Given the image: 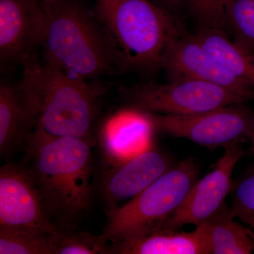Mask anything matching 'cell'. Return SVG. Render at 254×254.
I'll return each mask as SVG.
<instances>
[{
    "mask_svg": "<svg viewBox=\"0 0 254 254\" xmlns=\"http://www.w3.org/2000/svg\"><path fill=\"white\" fill-rule=\"evenodd\" d=\"M92 146L73 137L52 136L36 127L22 163L58 230L77 229L93 208Z\"/></svg>",
    "mask_w": 254,
    "mask_h": 254,
    "instance_id": "6da1fadb",
    "label": "cell"
},
{
    "mask_svg": "<svg viewBox=\"0 0 254 254\" xmlns=\"http://www.w3.org/2000/svg\"><path fill=\"white\" fill-rule=\"evenodd\" d=\"M23 68L20 82L36 110V127L52 136L97 144L100 103L108 87L45 61L37 60Z\"/></svg>",
    "mask_w": 254,
    "mask_h": 254,
    "instance_id": "7a4b0ae2",
    "label": "cell"
},
{
    "mask_svg": "<svg viewBox=\"0 0 254 254\" xmlns=\"http://www.w3.org/2000/svg\"><path fill=\"white\" fill-rule=\"evenodd\" d=\"M41 3L46 14L45 62L86 79L123 71L118 51L99 19L68 0Z\"/></svg>",
    "mask_w": 254,
    "mask_h": 254,
    "instance_id": "3957f363",
    "label": "cell"
},
{
    "mask_svg": "<svg viewBox=\"0 0 254 254\" xmlns=\"http://www.w3.org/2000/svg\"><path fill=\"white\" fill-rule=\"evenodd\" d=\"M97 9L123 71L162 68L170 46L185 31L171 13L149 0H103Z\"/></svg>",
    "mask_w": 254,
    "mask_h": 254,
    "instance_id": "277c9868",
    "label": "cell"
},
{
    "mask_svg": "<svg viewBox=\"0 0 254 254\" xmlns=\"http://www.w3.org/2000/svg\"><path fill=\"white\" fill-rule=\"evenodd\" d=\"M199 175L194 160L174 165L143 191L123 205L105 210L100 236L111 245L138 240L159 230L175 213Z\"/></svg>",
    "mask_w": 254,
    "mask_h": 254,
    "instance_id": "5b68a950",
    "label": "cell"
},
{
    "mask_svg": "<svg viewBox=\"0 0 254 254\" xmlns=\"http://www.w3.org/2000/svg\"><path fill=\"white\" fill-rule=\"evenodd\" d=\"M119 93L127 108L143 113L185 116L254 99L235 90L190 79L123 86Z\"/></svg>",
    "mask_w": 254,
    "mask_h": 254,
    "instance_id": "8992f818",
    "label": "cell"
},
{
    "mask_svg": "<svg viewBox=\"0 0 254 254\" xmlns=\"http://www.w3.org/2000/svg\"><path fill=\"white\" fill-rule=\"evenodd\" d=\"M247 103L185 116L148 114L155 133L185 138L210 149L225 148L252 138L254 110Z\"/></svg>",
    "mask_w": 254,
    "mask_h": 254,
    "instance_id": "52a82bcc",
    "label": "cell"
},
{
    "mask_svg": "<svg viewBox=\"0 0 254 254\" xmlns=\"http://www.w3.org/2000/svg\"><path fill=\"white\" fill-rule=\"evenodd\" d=\"M46 14L38 0H0V59L1 64L23 68L37 60L43 48Z\"/></svg>",
    "mask_w": 254,
    "mask_h": 254,
    "instance_id": "ba28073f",
    "label": "cell"
},
{
    "mask_svg": "<svg viewBox=\"0 0 254 254\" xmlns=\"http://www.w3.org/2000/svg\"><path fill=\"white\" fill-rule=\"evenodd\" d=\"M242 144L237 143L225 148L215 168L197 180L182 204L161 228L179 230L187 225L198 226L226 205L225 200L234 186L232 173L244 155Z\"/></svg>",
    "mask_w": 254,
    "mask_h": 254,
    "instance_id": "9c48e42d",
    "label": "cell"
},
{
    "mask_svg": "<svg viewBox=\"0 0 254 254\" xmlns=\"http://www.w3.org/2000/svg\"><path fill=\"white\" fill-rule=\"evenodd\" d=\"M0 227L59 230L22 164L6 163L0 168Z\"/></svg>",
    "mask_w": 254,
    "mask_h": 254,
    "instance_id": "30bf717a",
    "label": "cell"
},
{
    "mask_svg": "<svg viewBox=\"0 0 254 254\" xmlns=\"http://www.w3.org/2000/svg\"><path fill=\"white\" fill-rule=\"evenodd\" d=\"M173 165L169 155L155 145L123 163L105 165L98 190L105 210L131 199Z\"/></svg>",
    "mask_w": 254,
    "mask_h": 254,
    "instance_id": "8fae6325",
    "label": "cell"
},
{
    "mask_svg": "<svg viewBox=\"0 0 254 254\" xmlns=\"http://www.w3.org/2000/svg\"><path fill=\"white\" fill-rule=\"evenodd\" d=\"M162 68L170 81L197 80L208 82L254 97V86L230 74L203 49L194 34L186 31L168 50Z\"/></svg>",
    "mask_w": 254,
    "mask_h": 254,
    "instance_id": "7c38bea8",
    "label": "cell"
},
{
    "mask_svg": "<svg viewBox=\"0 0 254 254\" xmlns=\"http://www.w3.org/2000/svg\"><path fill=\"white\" fill-rule=\"evenodd\" d=\"M154 133L148 113L127 108L117 114L98 132L105 165L123 163L148 149Z\"/></svg>",
    "mask_w": 254,
    "mask_h": 254,
    "instance_id": "4fadbf2b",
    "label": "cell"
},
{
    "mask_svg": "<svg viewBox=\"0 0 254 254\" xmlns=\"http://www.w3.org/2000/svg\"><path fill=\"white\" fill-rule=\"evenodd\" d=\"M37 126V115L21 82L0 83V156L24 149Z\"/></svg>",
    "mask_w": 254,
    "mask_h": 254,
    "instance_id": "5bb4252c",
    "label": "cell"
},
{
    "mask_svg": "<svg viewBox=\"0 0 254 254\" xmlns=\"http://www.w3.org/2000/svg\"><path fill=\"white\" fill-rule=\"evenodd\" d=\"M110 247L111 254H211L202 225L191 232L159 229L133 242Z\"/></svg>",
    "mask_w": 254,
    "mask_h": 254,
    "instance_id": "9a60e30c",
    "label": "cell"
},
{
    "mask_svg": "<svg viewBox=\"0 0 254 254\" xmlns=\"http://www.w3.org/2000/svg\"><path fill=\"white\" fill-rule=\"evenodd\" d=\"M194 36L220 67L254 86V51L232 39L222 28H200Z\"/></svg>",
    "mask_w": 254,
    "mask_h": 254,
    "instance_id": "2e32d148",
    "label": "cell"
},
{
    "mask_svg": "<svg viewBox=\"0 0 254 254\" xmlns=\"http://www.w3.org/2000/svg\"><path fill=\"white\" fill-rule=\"evenodd\" d=\"M204 228L211 254H250L254 252V231L235 221L225 205L200 224Z\"/></svg>",
    "mask_w": 254,
    "mask_h": 254,
    "instance_id": "e0dca14e",
    "label": "cell"
},
{
    "mask_svg": "<svg viewBox=\"0 0 254 254\" xmlns=\"http://www.w3.org/2000/svg\"><path fill=\"white\" fill-rule=\"evenodd\" d=\"M54 238L44 230L0 227V254H54Z\"/></svg>",
    "mask_w": 254,
    "mask_h": 254,
    "instance_id": "ac0fdd59",
    "label": "cell"
},
{
    "mask_svg": "<svg viewBox=\"0 0 254 254\" xmlns=\"http://www.w3.org/2000/svg\"><path fill=\"white\" fill-rule=\"evenodd\" d=\"M222 28L232 39L254 52V0H230Z\"/></svg>",
    "mask_w": 254,
    "mask_h": 254,
    "instance_id": "d6986e66",
    "label": "cell"
},
{
    "mask_svg": "<svg viewBox=\"0 0 254 254\" xmlns=\"http://www.w3.org/2000/svg\"><path fill=\"white\" fill-rule=\"evenodd\" d=\"M54 254H111V247L100 235L61 230L55 234Z\"/></svg>",
    "mask_w": 254,
    "mask_h": 254,
    "instance_id": "ffe728a7",
    "label": "cell"
},
{
    "mask_svg": "<svg viewBox=\"0 0 254 254\" xmlns=\"http://www.w3.org/2000/svg\"><path fill=\"white\" fill-rule=\"evenodd\" d=\"M232 216L254 230V172L237 185L232 191Z\"/></svg>",
    "mask_w": 254,
    "mask_h": 254,
    "instance_id": "44dd1931",
    "label": "cell"
},
{
    "mask_svg": "<svg viewBox=\"0 0 254 254\" xmlns=\"http://www.w3.org/2000/svg\"><path fill=\"white\" fill-rule=\"evenodd\" d=\"M230 0H187V6L191 17L200 28H222L224 15Z\"/></svg>",
    "mask_w": 254,
    "mask_h": 254,
    "instance_id": "7402d4cb",
    "label": "cell"
},
{
    "mask_svg": "<svg viewBox=\"0 0 254 254\" xmlns=\"http://www.w3.org/2000/svg\"><path fill=\"white\" fill-rule=\"evenodd\" d=\"M164 5L163 9L170 13V10L177 9L184 4L187 5V0H162Z\"/></svg>",
    "mask_w": 254,
    "mask_h": 254,
    "instance_id": "603a6c76",
    "label": "cell"
},
{
    "mask_svg": "<svg viewBox=\"0 0 254 254\" xmlns=\"http://www.w3.org/2000/svg\"><path fill=\"white\" fill-rule=\"evenodd\" d=\"M40 1L43 3H48L49 4V3L57 2V1H60V0H40Z\"/></svg>",
    "mask_w": 254,
    "mask_h": 254,
    "instance_id": "cb8c5ba5",
    "label": "cell"
},
{
    "mask_svg": "<svg viewBox=\"0 0 254 254\" xmlns=\"http://www.w3.org/2000/svg\"><path fill=\"white\" fill-rule=\"evenodd\" d=\"M250 152L251 154H254V144H251Z\"/></svg>",
    "mask_w": 254,
    "mask_h": 254,
    "instance_id": "d4e9b609",
    "label": "cell"
},
{
    "mask_svg": "<svg viewBox=\"0 0 254 254\" xmlns=\"http://www.w3.org/2000/svg\"><path fill=\"white\" fill-rule=\"evenodd\" d=\"M251 144H254V128H253V133H252V138H251Z\"/></svg>",
    "mask_w": 254,
    "mask_h": 254,
    "instance_id": "484cf974",
    "label": "cell"
},
{
    "mask_svg": "<svg viewBox=\"0 0 254 254\" xmlns=\"http://www.w3.org/2000/svg\"><path fill=\"white\" fill-rule=\"evenodd\" d=\"M97 1H103V0H97Z\"/></svg>",
    "mask_w": 254,
    "mask_h": 254,
    "instance_id": "4316f807",
    "label": "cell"
},
{
    "mask_svg": "<svg viewBox=\"0 0 254 254\" xmlns=\"http://www.w3.org/2000/svg\"></svg>",
    "mask_w": 254,
    "mask_h": 254,
    "instance_id": "83f0119b",
    "label": "cell"
}]
</instances>
